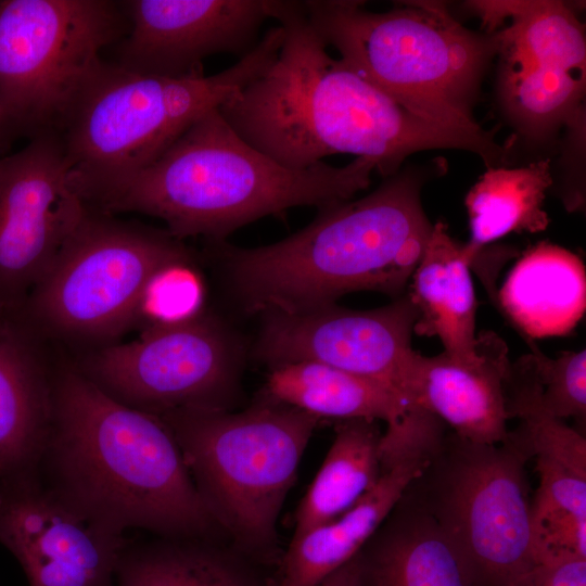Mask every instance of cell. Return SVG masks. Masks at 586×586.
<instances>
[{
    "instance_id": "1",
    "label": "cell",
    "mask_w": 586,
    "mask_h": 586,
    "mask_svg": "<svg viewBox=\"0 0 586 586\" xmlns=\"http://www.w3.org/2000/svg\"><path fill=\"white\" fill-rule=\"evenodd\" d=\"M283 41L270 66L218 107L249 144L305 169L333 154L370 158L385 178L416 152L466 150V132L407 109L342 59H333L303 1L271 0Z\"/></svg>"
},
{
    "instance_id": "2",
    "label": "cell",
    "mask_w": 586,
    "mask_h": 586,
    "mask_svg": "<svg viewBox=\"0 0 586 586\" xmlns=\"http://www.w3.org/2000/svg\"><path fill=\"white\" fill-rule=\"evenodd\" d=\"M37 474L62 502L106 532L226 538L167 424L115 400L73 362L55 367L51 426Z\"/></svg>"
},
{
    "instance_id": "3",
    "label": "cell",
    "mask_w": 586,
    "mask_h": 586,
    "mask_svg": "<svg viewBox=\"0 0 586 586\" xmlns=\"http://www.w3.org/2000/svg\"><path fill=\"white\" fill-rule=\"evenodd\" d=\"M428 173L399 169L364 198L319 208L272 244L211 242L232 295L259 315L308 310L359 291L402 296L433 229L421 204Z\"/></svg>"
},
{
    "instance_id": "4",
    "label": "cell",
    "mask_w": 586,
    "mask_h": 586,
    "mask_svg": "<svg viewBox=\"0 0 586 586\" xmlns=\"http://www.w3.org/2000/svg\"><path fill=\"white\" fill-rule=\"evenodd\" d=\"M375 168L366 157L342 167L320 162L288 168L243 140L215 109L95 211L140 213L162 219L178 240L219 242L292 207L352 200L370 184Z\"/></svg>"
},
{
    "instance_id": "5",
    "label": "cell",
    "mask_w": 586,
    "mask_h": 586,
    "mask_svg": "<svg viewBox=\"0 0 586 586\" xmlns=\"http://www.w3.org/2000/svg\"><path fill=\"white\" fill-rule=\"evenodd\" d=\"M282 41V27H271L249 54L209 76H151L101 60L58 130L71 186L86 206L98 208L193 123L260 76Z\"/></svg>"
},
{
    "instance_id": "6",
    "label": "cell",
    "mask_w": 586,
    "mask_h": 586,
    "mask_svg": "<svg viewBox=\"0 0 586 586\" xmlns=\"http://www.w3.org/2000/svg\"><path fill=\"white\" fill-rule=\"evenodd\" d=\"M315 31L344 62L419 115L480 132L472 115L483 75L498 54L496 33L463 27L437 2L370 12L364 2L303 1Z\"/></svg>"
},
{
    "instance_id": "7",
    "label": "cell",
    "mask_w": 586,
    "mask_h": 586,
    "mask_svg": "<svg viewBox=\"0 0 586 586\" xmlns=\"http://www.w3.org/2000/svg\"><path fill=\"white\" fill-rule=\"evenodd\" d=\"M158 417L232 547L255 562L272 561L279 514L322 420L265 394L241 411L193 408Z\"/></svg>"
},
{
    "instance_id": "8",
    "label": "cell",
    "mask_w": 586,
    "mask_h": 586,
    "mask_svg": "<svg viewBox=\"0 0 586 586\" xmlns=\"http://www.w3.org/2000/svg\"><path fill=\"white\" fill-rule=\"evenodd\" d=\"M190 263L192 252L167 230L88 207L21 310L47 343L90 352L115 343L143 316L162 272Z\"/></svg>"
},
{
    "instance_id": "9",
    "label": "cell",
    "mask_w": 586,
    "mask_h": 586,
    "mask_svg": "<svg viewBox=\"0 0 586 586\" xmlns=\"http://www.w3.org/2000/svg\"><path fill=\"white\" fill-rule=\"evenodd\" d=\"M530 459L515 430L496 445L446 431L404 491L464 552L486 586H501L538 564L525 471Z\"/></svg>"
},
{
    "instance_id": "10",
    "label": "cell",
    "mask_w": 586,
    "mask_h": 586,
    "mask_svg": "<svg viewBox=\"0 0 586 586\" xmlns=\"http://www.w3.org/2000/svg\"><path fill=\"white\" fill-rule=\"evenodd\" d=\"M128 28L120 1H0V151L58 132L101 52Z\"/></svg>"
},
{
    "instance_id": "11",
    "label": "cell",
    "mask_w": 586,
    "mask_h": 586,
    "mask_svg": "<svg viewBox=\"0 0 586 586\" xmlns=\"http://www.w3.org/2000/svg\"><path fill=\"white\" fill-rule=\"evenodd\" d=\"M73 364L115 400L155 416L193 408L231 410L240 391V345L203 309L150 323L138 339L87 352Z\"/></svg>"
},
{
    "instance_id": "12",
    "label": "cell",
    "mask_w": 586,
    "mask_h": 586,
    "mask_svg": "<svg viewBox=\"0 0 586 586\" xmlns=\"http://www.w3.org/2000/svg\"><path fill=\"white\" fill-rule=\"evenodd\" d=\"M260 316L255 356L269 368L294 361L324 364L377 381L412 405L410 383L417 352L411 347V334L418 313L407 292L368 310L332 303Z\"/></svg>"
},
{
    "instance_id": "13",
    "label": "cell",
    "mask_w": 586,
    "mask_h": 586,
    "mask_svg": "<svg viewBox=\"0 0 586 586\" xmlns=\"http://www.w3.org/2000/svg\"><path fill=\"white\" fill-rule=\"evenodd\" d=\"M87 208L58 132L0 158V305L22 306Z\"/></svg>"
},
{
    "instance_id": "14",
    "label": "cell",
    "mask_w": 586,
    "mask_h": 586,
    "mask_svg": "<svg viewBox=\"0 0 586 586\" xmlns=\"http://www.w3.org/2000/svg\"><path fill=\"white\" fill-rule=\"evenodd\" d=\"M127 34L115 43L118 66L139 74L181 78L203 73L219 53L239 59L259 42L271 0L120 1Z\"/></svg>"
},
{
    "instance_id": "15",
    "label": "cell",
    "mask_w": 586,
    "mask_h": 586,
    "mask_svg": "<svg viewBox=\"0 0 586 586\" xmlns=\"http://www.w3.org/2000/svg\"><path fill=\"white\" fill-rule=\"evenodd\" d=\"M0 492V543L29 586H115L126 535L81 518L38 474L2 483Z\"/></svg>"
},
{
    "instance_id": "16",
    "label": "cell",
    "mask_w": 586,
    "mask_h": 586,
    "mask_svg": "<svg viewBox=\"0 0 586 586\" xmlns=\"http://www.w3.org/2000/svg\"><path fill=\"white\" fill-rule=\"evenodd\" d=\"M21 306L0 305V484L37 474L52 419L55 366Z\"/></svg>"
},
{
    "instance_id": "17",
    "label": "cell",
    "mask_w": 586,
    "mask_h": 586,
    "mask_svg": "<svg viewBox=\"0 0 586 586\" xmlns=\"http://www.w3.org/2000/svg\"><path fill=\"white\" fill-rule=\"evenodd\" d=\"M475 361L443 352L416 353L410 400L436 416L451 431L473 443L496 445L508 436L504 382L510 360L505 342L493 332L476 336Z\"/></svg>"
},
{
    "instance_id": "18",
    "label": "cell",
    "mask_w": 586,
    "mask_h": 586,
    "mask_svg": "<svg viewBox=\"0 0 586 586\" xmlns=\"http://www.w3.org/2000/svg\"><path fill=\"white\" fill-rule=\"evenodd\" d=\"M357 557L362 586H486L464 552L405 492Z\"/></svg>"
},
{
    "instance_id": "19",
    "label": "cell",
    "mask_w": 586,
    "mask_h": 586,
    "mask_svg": "<svg viewBox=\"0 0 586 586\" xmlns=\"http://www.w3.org/2000/svg\"><path fill=\"white\" fill-rule=\"evenodd\" d=\"M474 260L464 243L448 234L447 225L437 221L407 292L418 313L413 332L437 336L445 353L467 362L479 357L476 301L470 272Z\"/></svg>"
},
{
    "instance_id": "20",
    "label": "cell",
    "mask_w": 586,
    "mask_h": 586,
    "mask_svg": "<svg viewBox=\"0 0 586 586\" xmlns=\"http://www.w3.org/2000/svg\"><path fill=\"white\" fill-rule=\"evenodd\" d=\"M430 458L396 463L351 509L291 538L273 586H314L354 559Z\"/></svg>"
},
{
    "instance_id": "21",
    "label": "cell",
    "mask_w": 586,
    "mask_h": 586,
    "mask_svg": "<svg viewBox=\"0 0 586 586\" xmlns=\"http://www.w3.org/2000/svg\"><path fill=\"white\" fill-rule=\"evenodd\" d=\"M497 298L505 315L523 334H568L585 311L584 264L566 249L540 242L517 262Z\"/></svg>"
},
{
    "instance_id": "22",
    "label": "cell",
    "mask_w": 586,
    "mask_h": 586,
    "mask_svg": "<svg viewBox=\"0 0 586 586\" xmlns=\"http://www.w3.org/2000/svg\"><path fill=\"white\" fill-rule=\"evenodd\" d=\"M269 369L265 395L321 420H375L388 429L415 406L377 381L324 364L294 361Z\"/></svg>"
},
{
    "instance_id": "23",
    "label": "cell",
    "mask_w": 586,
    "mask_h": 586,
    "mask_svg": "<svg viewBox=\"0 0 586 586\" xmlns=\"http://www.w3.org/2000/svg\"><path fill=\"white\" fill-rule=\"evenodd\" d=\"M252 561L221 538L130 540L115 586H267Z\"/></svg>"
},
{
    "instance_id": "24",
    "label": "cell",
    "mask_w": 586,
    "mask_h": 586,
    "mask_svg": "<svg viewBox=\"0 0 586 586\" xmlns=\"http://www.w3.org/2000/svg\"><path fill=\"white\" fill-rule=\"evenodd\" d=\"M471 7L493 31L505 18L512 24L497 31L505 64H533L585 76L586 37L582 22L561 1H477Z\"/></svg>"
},
{
    "instance_id": "25",
    "label": "cell",
    "mask_w": 586,
    "mask_h": 586,
    "mask_svg": "<svg viewBox=\"0 0 586 586\" xmlns=\"http://www.w3.org/2000/svg\"><path fill=\"white\" fill-rule=\"evenodd\" d=\"M334 440L294 515L292 538L351 509L381 477L378 421H337Z\"/></svg>"
},
{
    "instance_id": "26",
    "label": "cell",
    "mask_w": 586,
    "mask_h": 586,
    "mask_svg": "<svg viewBox=\"0 0 586 586\" xmlns=\"http://www.w3.org/2000/svg\"><path fill=\"white\" fill-rule=\"evenodd\" d=\"M552 184L550 160L518 168H487L466 196L469 252L477 257L485 245L511 232L544 231L549 218L543 206Z\"/></svg>"
},
{
    "instance_id": "27",
    "label": "cell",
    "mask_w": 586,
    "mask_h": 586,
    "mask_svg": "<svg viewBox=\"0 0 586 586\" xmlns=\"http://www.w3.org/2000/svg\"><path fill=\"white\" fill-rule=\"evenodd\" d=\"M585 76L533 64L501 63L499 98L517 130L545 142L568 126L584 130Z\"/></svg>"
},
{
    "instance_id": "28",
    "label": "cell",
    "mask_w": 586,
    "mask_h": 586,
    "mask_svg": "<svg viewBox=\"0 0 586 586\" xmlns=\"http://www.w3.org/2000/svg\"><path fill=\"white\" fill-rule=\"evenodd\" d=\"M509 419L524 408H537L564 421L585 423L586 353L565 352L550 358L532 345V352L510 362L504 383Z\"/></svg>"
},
{
    "instance_id": "29",
    "label": "cell",
    "mask_w": 586,
    "mask_h": 586,
    "mask_svg": "<svg viewBox=\"0 0 586 586\" xmlns=\"http://www.w3.org/2000/svg\"><path fill=\"white\" fill-rule=\"evenodd\" d=\"M194 263L178 265L162 272L146 297L143 316L150 323L184 319L203 309V283Z\"/></svg>"
},
{
    "instance_id": "30",
    "label": "cell",
    "mask_w": 586,
    "mask_h": 586,
    "mask_svg": "<svg viewBox=\"0 0 586 586\" xmlns=\"http://www.w3.org/2000/svg\"><path fill=\"white\" fill-rule=\"evenodd\" d=\"M501 586H586V559L542 562Z\"/></svg>"
},
{
    "instance_id": "31",
    "label": "cell",
    "mask_w": 586,
    "mask_h": 586,
    "mask_svg": "<svg viewBox=\"0 0 586 586\" xmlns=\"http://www.w3.org/2000/svg\"><path fill=\"white\" fill-rule=\"evenodd\" d=\"M357 555L314 586H362Z\"/></svg>"
},
{
    "instance_id": "32",
    "label": "cell",
    "mask_w": 586,
    "mask_h": 586,
    "mask_svg": "<svg viewBox=\"0 0 586 586\" xmlns=\"http://www.w3.org/2000/svg\"><path fill=\"white\" fill-rule=\"evenodd\" d=\"M0 498H1V492H0Z\"/></svg>"
}]
</instances>
